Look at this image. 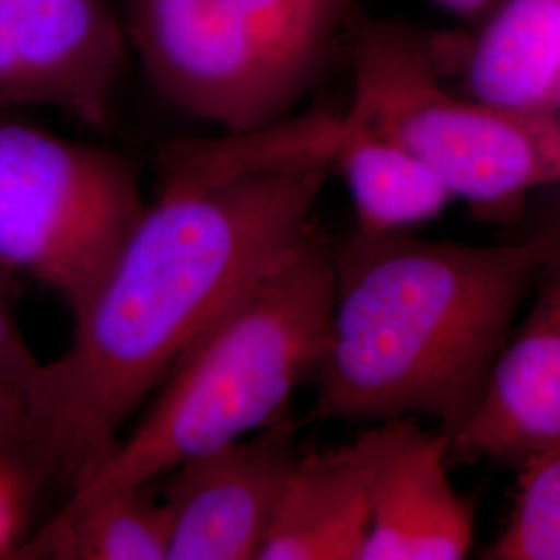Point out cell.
I'll list each match as a JSON object with an SVG mask.
<instances>
[{
	"label": "cell",
	"mask_w": 560,
	"mask_h": 560,
	"mask_svg": "<svg viewBox=\"0 0 560 560\" xmlns=\"http://www.w3.org/2000/svg\"><path fill=\"white\" fill-rule=\"evenodd\" d=\"M517 469L513 511L486 559L560 560V446L527 457Z\"/></svg>",
	"instance_id": "15"
},
{
	"label": "cell",
	"mask_w": 560,
	"mask_h": 560,
	"mask_svg": "<svg viewBox=\"0 0 560 560\" xmlns=\"http://www.w3.org/2000/svg\"><path fill=\"white\" fill-rule=\"evenodd\" d=\"M11 279L13 277L0 270V372L20 378L30 388L42 363L34 358L30 345L23 339L11 301Z\"/></svg>",
	"instance_id": "16"
},
{
	"label": "cell",
	"mask_w": 560,
	"mask_h": 560,
	"mask_svg": "<svg viewBox=\"0 0 560 560\" xmlns=\"http://www.w3.org/2000/svg\"><path fill=\"white\" fill-rule=\"evenodd\" d=\"M133 164L96 143L0 122V270L55 293L71 316L141 221Z\"/></svg>",
	"instance_id": "6"
},
{
	"label": "cell",
	"mask_w": 560,
	"mask_h": 560,
	"mask_svg": "<svg viewBox=\"0 0 560 560\" xmlns=\"http://www.w3.org/2000/svg\"><path fill=\"white\" fill-rule=\"evenodd\" d=\"M559 245L560 222L501 245L353 233L332 252L335 300L312 418H425L455 439Z\"/></svg>",
	"instance_id": "2"
},
{
	"label": "cell",
	"mask_w": 560,
	"mask_h": 560,
	"mask_svg": "<svg viewBox=\"0 0 560 560\" xmlns=\"http://www.w3.org/2000/svg\"><path fill=\"white\" fill-rule=\"evenodd\" d=\"M300 457L287 418L183 460L162 497L168 560L258 559Z\"/></svg>",
	"instance_id": "8"
},
{
	"label": "cell",
	"mask_w": 560,
	"mask_h": 560,
	"mask_svg": "<svg viewBox=\"0 0 560 560\" xmlns=\"http://www.w3.org/2000/svg\"><path fill=\"white\" fill-rule=\"evenodd\" d=\"M432 2L439 4L446 13L467 21L483 20L499 4V0H432Z\"/></svg>",
	"instance_id": "19"
},
{
	"label": "cell",
	"mask_w": 560,
	"mask_h": 560,
	"mask_svg": "<svg viewBox=\"0 0 560 560\" xmlns=\"http://www.w3.org/2000/svg\"><path fill=\"white\" fill-rule=\"evenodd\" d=\"M152 483L65 504L25 544L27 557L67 560H168L171 520Z\"/></svg>",
	"instance_id": "14"
},
{
	"label": "cell",
	"mask_w": 560,
	"mask_h": 560,
	"mask_svg": "<svg viewBox=\"0 0 560 560\" xmlns=\"http://www.w3.org/2000/svg\"><path fill=\"white\" fill-rule=\"evenodd\" d=\"M451 439L399 420L372 483L360 560H459L474 546V506L455 490Z\"/></svg>",
	"instance_id": "10"
},
{
	"label": "cell",
	"mask_w": 560,
	"mask_h": 560,
	"mask_svg": "<svg viewBox=\"0 0 560 560\" xmlns=\"http://www.w3.org/2000/svg\"><path fill=\"white\" fill-rule=\"evenodd\" d=\"M332 300L335 256L312 226L183 353L140 421L65 504L152 483L287 420L293 393L320 363Z\"/></svg>",
	"instance_id": "3"
},
{
	"label": "cell",
	"mask_w": 560,
	"mask_h": 560,
	"mask_svg": "<svg viewBox=\"0 0 560 560\" xmlns=\"http://www.w3.org/2000/svg\"><path fill=\"white\" fill-rule=\"evenodd\" d=\"M355 210L358 235H393L439 219L455 200L444 180L413 154L381 131H374L342 110L335 156Z\"/></svg>",
	"instance_id": "13"
},
{
	"label": "cell",
	"mask_w": 560,
	"mask_h": 560,
	"mask_svg": "<svg viewBox=\"0 0 560 560\" xmlns=\"http://www.w3.org/2000/svg\"><path fill=\"white\" fill-rule=\"evenodd\" d=\"M538 295L509 335L474 418L451 439V457L520 467L560 446V245L538 279Z\"/></svg>",
	"instance_id": "9"
},
{
	"label": "cell",
	"mask_w": 560,
	"mask_h": 560,
	"mask_svg": "<svg viewBox=\"0 0 560 560\" xmlns=\"http://www.w3.org/2000/svg\"><path fill=\"white\" fill-rule=\"evenodd\" d=\"M117 0H0V104L108 131L129 60Z\"/></svg>",
	"instance_id": "7"
},
{
	"label": "cell",
	"mask_w": 560,
	"mask_h": 560,
	"mask_svg": "<svg viewBox=\"0 0 560 560\" xmlns=\"http://www.w3.org/2000/svg\"><path fill=\"white\" fill-rule=\"evenodd\" d=\"M441 50L407 23L358 15L345 113L418 154L481 221L517 222L534 194L560 185V115L451 92Z\"/></svg>",
	"instance_id": "5"
},
{
	"label": "cell",
	"mask_w": 560,
	"mask_h": 560,
	"mask_svg": "<svg viewBox=\"0 0 560 560\" xmlns=\"http://www.w3.org/2000/svg\"><path fill=\"white\" fill-rule=\"evenodd\" d=\"M399 420L381 421L353 442L301 453L260 560H360L372 483Z\"/></svg>",
	"instance_id": "11"
},
{
	"label": "cell",
	"mask_w": 560,
	"mask_h": 560,
	"mask_svg": "<svg viewBox=\"0 0 560 560\" xmlns=\"http://www.w3.org/2000/svg\"><path fill=\"white\" fill-rule=\"evenodd\" d=\"M360 0H127L131 52L162 101L221 131L295 115L330 73Z\"/></svg>",
	"instance_id": "4"
},
{
	"label": "cell",
	"mask_w": 560,
	"mask_h": 560,
	"mask_svg": "<svg viewBox=\"0 0 560 560\" xmlns=\"http://www.w3.org/2000/svg\"><path fill=\"white\" fill-rule=\"evenodd\" d=\"M342 108L164 143L159 196L30 384L25 442L42 469L88 480L183 353L314 226Z\"/></svg>",
	"instance_id": "1"
},
{
	"label": "cell",
	"mask_w": 560,
	"mask_h": 560,
	"mask_svg": "<svg viewBox=\"0 0 560 560\" xmlns=\"http://www.w3.org/2000/svg\"><path fill=\"white\" fill-rule=\"evenodd\" d=\"M30 388L15 376L0 372V446L15 451L27 432Z\"/></svg>",
	"instance_id": "18"
},
{
	"label": "cell",
	"mask_w": 560,
	"mask_h": 560,
	"mask_svg": "<svg viewBox=\"0 0 560 560\" xmlns=\"http://www.w3.org/2000/svg\"><path fill=\"white\" fill-rule=\"evenodd\" d=\"M9 448L0 446V559L20 552V538L25 523L27 486Z\"/></svg>",
	"instance_id": "17"
},
{
	"label": "cell",
	"mask_w": 560,
	"mask_h": 560,
	"mask_svg": "<svg viewBox=\"0 0 560 560\" xmlns=\"http://www.w3.org/2000/svg\"><path fill=\"white\" fill-rule=\"evenodd\" d=\"M463 50L469 98L560 115V0H499Z\"/></svg>",
	"instance_id": "12"
}]
</instances>
